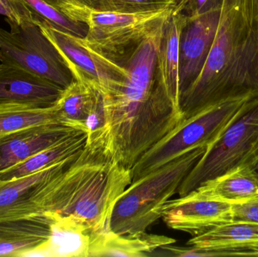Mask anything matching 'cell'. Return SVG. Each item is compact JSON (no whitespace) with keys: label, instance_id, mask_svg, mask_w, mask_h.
<instances>
[{"label":"cell","instance_id":"6da1fadb","mask_svg":"<svg viewBox=\"0 0 258 257\" xmlns=\"http://www.w3.org/2000/svg\"><path fill=\"white\" fill-rule=\"evenodd\" d=\"M163 26L122 60L128 72L126 80L117 91L103 96L104 127L87 138V143L99 146L128 168L183 120L158 65Z\"/></svg>","mask_w":258,"mask_h":257},{"label":"cell","instance_id":"7a4b0ae2","mask_svg":"<svg viewBox=\"0 0 258 257\" xmlns=\"http://www.w3.org/2000/svg\"><path fill=\"white\" fill-rule=\"evenodd\" d=\"M258 97V33L236 0H224L215 42L201 73L182 95L183 120L227 101Z\"/></svg>","mask_w":258,"mask_h":257},{"label":"cell","instance_id":"3957f363","mask_svg":"<svg viewBox=\"0 0 258 257\" xmlns=\"http://www.w3.org/2000/svg\"><path fill=\"white\" fill-rule=\"evenodd\" d=\"M132 182V169L86 141L54 178L51 217L72 219L90 234L108 229L116 202Z\"/></svg>","mask_w":258,"mask_h":257},{"label":"cell","instance_id":"277c9868","mask_svg":"<svg viewBox=\"0 0 258 257\" xmlns=\"http://www.w3.org/2000/svg\"><path fill=\"white\" fill-rule=\"evenodd\" d=\"M199 146L161 166L125 189L116 202L109 229L119 235L143 233L162 217L165 204L206 152Z\"/></svg>","mask_w":258,"mask_h":257},{"label":"cell","instance_id":"5b68a950","mask_svg":"<svg viewBox=\"0 0 258 257\" xmlns=\"http://www.w3.org/2000/svg\"><path fill=\"white\" fill-rule=\"evenodd\" d=\"M251 98L227 101L182 121L135 163L132 168V182L194 148L212 144L236 120Z\"/></svg>","mask_w":258,"mask_h":257},{"label":"cell","instance_id":"8992f818","mask_svg":"<svg viewBox=\"0 0 258 257\" xmlns=\"http://www.w3.org/2000/svg\"><path fill=\"white\" fill-rule=\"evenodd\" d=\"M258 143V97L245 104L225 131L206 148L177 190L179 197L246 163Z\"/></svg>","mask_w":258,"mask_h":257},{"label":"cell","instance_id":"52a82bcc","mask_svg":"<svg viewBox=\"0 0 258 257\" xmlns=\"http://www.w3.org/2000/svg\"><path fill=\"white\" fill-rule=\"evenodd\" d=\"M175 6L135 14L88 10L83 21L88 26L83 42L94 51L120 64L139 44L165 24Z\"/></svg>","mask_w":258,"mask_h":257},{"label":"cell","instance_id":"ba28073f","mask_svg":"<svg viewBox=\"0 0 258 257\" xmlns=\"http://www.w3.org/2000/svg\"><path fill=\"white\" fill-rule=\"evenodd\" d=\"M0 28V62L21 68L64 89L76 81L54 44L36 23Z\"/></svg>","mask_w":258,"mask_h":257},{"label":"cell","instance_id":"9c48e42d","mask_svg":"<svg viewBox=\"0 0 258 257\" xmlns=\"http://www.w3.org/2000/svg\"><path fill=\"white\" fill-rule=\"evenodd\" d=\"M36 23L58 50L76 81L93 88L102 96L113 93L125 83L128 72L122 65L94 51L81 38L54 30L44 23Z\"/></svg>","mask_w":258,"mask_h":257},{"label":"cell","instance_id":"30bf717a","mask_svg":"<svg viewBox=\"0 0 258 257\" xmlns=\"http://www.w3.org/2000/svg\"><path fill=\"white\" fill-rule=\"evenodd\" d=\"M74 155L27 176L0 180V223L53 219L50 216L53 180Z\"/></svg>","mask_w":258,"mask_h":257},{"label":"cell","instance_id":"8fae6325","mask_svg":"<svg viewBox=\"0 0 258 257\" xmlns=\"http://www.w3.org/2000/svg\"><path fill=\"white\" fill-rule=\"evenodd\" d=\"M222 8L185 16L179 44V102L204 67L218 33Z\"/></svg>","mask_w":258,"mask_h":257},{"label":"cell","instance_id":"7c38bea8","mask_svg":"<svg viewBox=\"0 0 258 257\" xmlns=\"http://www.w3.org/2000/svg\"><path fill=\"white\" fill-rule=\"evenodd\" d=\"M161 218L170 229L196 236L232 223V205L189 193L178 199H170L164 206Z\"/></svg>","mask_w":258,"mask_h":257},{"label":"cell","instance_id":"4fadbf2b","mask_svg":"<svg viewBox=\"0 0 258 257\" xmlns=\"http://www.w3.org/2000/svg\"><path fill=\"white\" fill-rule=\"evenodd\" d=\"M80 131L63 124L50 123L24 128L1 137L0 172L24 162Z\"/></svg>","mask_w":258,"mask_h":257},{"label":"cell","instance_id":"5bb4252c","mask_svg":"<svg viewBox=\"0 0 258 257\" xmlns=\"http://www.w3.org/2000/svg\"><path fill=\"white\" fill-rule=\"evenodd\" d=\"M63 89L21 68L0 62V105L25 104L45 108L57 102Z\"/></svg>","mask_w":258,"mask_h":257},{"label":"cell","instance_id":"9a60e30c","mask_svg":"<svg viewBox=\"0 0 258 257\" xmlns=\"http://www.w3.org/2000/svg\"><path fill=\"white\" fill-rule=\"evenodd\" d=\"M187 245L209 256H258V223L232 222L192 236Z\"/></svg>","mask_w":258,"mask_h":257},{"label":"cell","instance_id":"2e32d148","mask_svg":"<svg viewBox=\"0 0 258 257\" xmlns=\"http://www.w3.org/2000/svg\"><path fill=\"white\" fill-rule=\"evenodd\" d=\"M176 242L165 235L143 233L119 235L106 229L90 235L89 257L151 256L161 247Z\"/></svg>","mask_w":258,"mask_h":257},{"label":"cell","instance_id":"e0dca14e","mask_svg":"<svg viewBox=\"0 0 258 257\" xmlns=\"http://www.w3.org/2000/svg\"><path fill=\"white\" fill-rule=\"evenodd\" d=\"M190 193L231 205L248 202L258 196V170L249 164H242Z\"/></svg>","mask_w":258,"mask_h":257},{"label":"cell","instance_id":"ac0fdd59","mask_svg":"<svg viewBox=\"0 0 258 257\" xmlns=\"http://www.w3.org/2000/svg\"><path fill=\"white\" fill-rule=\"evenodd\" d=\"M100 95L98 91L88 84L74 81L63 89L54 104L59 120L63 125L86 132L85 123Z\"/></svg>","mask_w":258,"mask_h":257},{"label":"cell","instance_id":"d6986e66","mask_svg":"<svg viewBox=\"0 0 258 257\" xmlns=\"http://www.w3.org/2000/svg\"><path fill=\"white\" fill-rule=\"evenodd\" d=\"M87 138L86 131H77L54 146L30 157L24 162L0 172V180L11 181L22 178L66 159L84 147Z\"/></svg>","mask_w":258,"mask_h":257},{"label":"cell","instance_id":"ffe728a7","mask_svg":"<svg viewBox=\"0 0 258 257\" xmlns=\"http://www.w3.org/2000/svg\"><path fill=\"white\" fill-rule=\"evenodd\" d=\"M50 123L62 124L54 106L39 108L25 104L0 105V138L24 128Z\"/></svg>","mask_w":258,"mask_h":257},{"label":"cell","instance_id":"44dd1931","mask_svg":"<svg viewBox=\"0 0 258 257\" xmlns=\"http://www.w3.org/2000/svg\"><path fill=\"white\" fill-rule=\"evenodd\" d=\"M34 15L36 21L77 38L84 39L87 34V24L76 21L63 12L42 0H23Z\"/></svg>","mask_w":258,"mask_h":257},{"label":"cell","instance_id":"7402d4cb","mask_svg":"<svg viewBox=\"0 0 258 257\" xmlns=\"http://www.w3.org/2000/svg\"><path fill=\"white\" fill-rule=\"evenodd\" d=\"M89 11L107 13L135 14L154 12L176 5L174 0H74Z\"/></svg>","mask_w":258,"mask_h":257},{"label":"cell","instance_id":"603a6c76","mask_svg":"<svg viewBox=\"0 0 258 257\" xmlns=\"http://www.w3.org/2000/svg\"><path fill=\"white\" fill-rule=\"evenodd\" d=\"M51 243L44 240H24L0 243V256H21L30 253L50 255Z\"/></svg>","mask_w":258,"mask_h":257},{"label":"cell","instance_id":"cb8c5ba5","mask_svg":"<svg viewBox=\"0 0 258 257\" xmlns=\"http://www.w3.org/2000/svg\"><path fill=\"white\" fill-rule=\"evenodd\" d=\"M0 15L9 24L22 26L36 23L34 15L23 0H0Z\"/></svg>","mask_w":258,"mask_h":257},{"label":"cell","instance_id":"d4e9b609","mask_svg":"<svg viewBox=\"0 0 258 257\" xmlns=\"http://www.w3.org/2000/svg\"><path fill=\"white\" fill-rule=\"evenodd\" d=\"M224 0H177L176 7L186 17H195L221 9Z\"/></svg>","mask_w":258,"mask_h":257},{"label":"cell","instance_id":"484cf974","mask_svg":"<svg viewBox=\"0 0 258 257\" xmlns=\"http://www.w3.org/2000/svg\"><path fill=\"white\" fill-rule=\"evenodd\" d=\"M233 222L258 223V196L242 204L232 205Z\"/></svg>","mask_w":258,"mask_h":257},{"label":"cell","instance_id":"4316f807","mask_svg":"<svg viewBox=\"0 0 258 257\" xmlns=\"http://www.w3.org/2000/svg\"><path fill=\"white\" fill-rule=\"evenodd\" d=\"M48 4L59 9L65 15L76 21L83 22L86 9L79 6L74 0H42Z\"/></svg>","mask_w":258,"mask_h":257},{"label":"cell","instance_id":"83f0119b","mask_svg":"<svg viewBox=\"0 0 258 257\" xmlns=\"http://www.w3.org/2000/svg\"><path fill=\"white\" fill-rule=\"evenodd\" d=\"M236 5L249 27L258 33V0H236Z\"/></svg>","mask_w":258,"mask_h":257},{"label":"cell","instance_id":"f1b7e54d","mask_svg":"<svg viewBox=\"0 0 258 257\" xmlns=\"http://www.w3.org/2000/svg\"><path fill=\"white\" fill-rule=\"evenodd\" d=\"M245 164H249L258 170V143Z\"/></svg>","mask_w":258,"mask_h":257},{"label":"cell","instance_id":"f546056e","mask_svg":"<svg viewBox=\"0 0 258 257\" xmlns=\"http://www.w3.org/2000/svg\"><path fill=\"white\" fill-rule=\"evenodd\" d=\"M174 1H176V3H177V0H174Z\"/></svg>","mask_w":258,"mask_h":257}]
</instances>
